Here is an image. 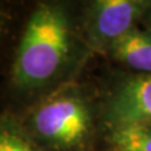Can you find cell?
<instances>
[{
	"label": "cell",
	"instance_id": "1",
	"mask_svg": "<svg viewBox=\"0 0 151 151\" xmlns=\"http://www.w3.org/2000/svg\"><path fill=\"white\" fill-rule=\"evenodd\" d=\"M72 52V28L65 9L39 4L28 19L15 52L10 79L17 91L38 93L63 72Z\"/></svg>",
	"mask_w": 151,
	"mask_h": 151
},
{
	"label": "cell",
	"instance_id": "2",
	"mask_svg": "<svg viewBox=\"0 0 151 151\" xmlns=\"http://www.w3.org/2000/svg\"><path fill=\"white\" fill-rule=\"evenodd\" d=\"M22 122L44 151H72L81 147L92 126L84 101L68 92L43 97Z\"/></svg>",
	"mask_w": 151,
	"mask_h": 151
},
{
	"label": "cell",
	"instance_id": "3",
	"mask_svg": "<svg viewBox=\"0 0 151 151\" xmlns=\"http://www.w3.org/2000/svg\"><path fill=\"white\" fill-rule=\"evenodd\" d=\"M145 3L135 0H100L88 17V34L96 45H112L134 28Z\"/></svg>",
	"mask_w": 151,
	"mask_h": 151
},
{
	"label": "cell",
	"instance_id": "4",
	"mask_svg": "<svg viewBox=\"0 0 151 151\" xmlns=\"http://www.w3.org/2000/svg\"><path fill=\"white\" fill-rule=\"evenodd\" d=\"M106 117L112 129L151 124V74L122 83L108 101Z\"/></svg>",
	"mask_w": 151,
	"mask_h": 151
},
{
	"label": "cell",
	"instance_id": "5",
	"mask_svg": "<svg viewBox=\"0 0 151 151\" xmlns=\"http://www.w3.org/2000/svg\"><path fill=\"white\" fill-rule=\"evenodd\" d=\"M116 59L130 68L151 74V35L132 29L111 45Z\"/></svg>",
	"mask_w": 151,
	"mask_h": 151
},
{
	"label": "cell",
	"instance_id": "6",
	"mask_svg": "<svg viewBox=\"0 0 151 151\" xmlns=\"http://www.w3.org/2000/svg\"><path fill=\"white\" fill-rule=\"evenodd\" d=\"M0 151H44L25 130L22 120L0 115Z\"/></svg>",
	"mask_w": 151,
	"mask_h": 151
},
{
	"label": "cell",
	"instance_id": "7",
	"mask_svg": "<svg viewBox=\"0 0 151 151\" xmlns=\"http://www.w3.org/2000/svg\"><path fill=\"white\" fill-rule=\"evenodd\" d=\"M110 141L116 151H151V124L112 129Z\"/></svg>",
	"mask_w": 151,
	"mask_h": 151
},
{
	"label": "cell",
	"instance_id": "8",
	"mask_svg": "<svg viewBox=\"0 0 151 151\" xmlns=\"http://www.w3.org/2000/svg\"><path fill=\"white\" fill-rule=\"evenodd\" d=\"M1 25H3V15L0 13V30H1Z\"/></svg>",
	"mask_w": 151,
	"mask_h": 151
}]
</instances>
